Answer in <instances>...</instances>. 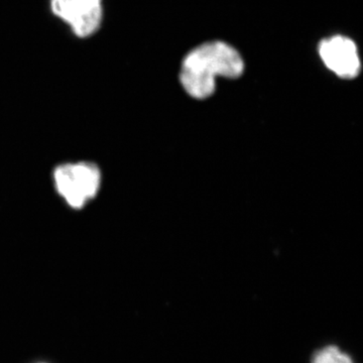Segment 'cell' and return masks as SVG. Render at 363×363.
Instances as JSON below:
<instances>
[{
  "mask_svg": "<svg viewBox=\"0 0 363 363\" xmlns=\"http://www.w3.org/2000/svg\"><path fill=\"white\" fill-rule=\"evenodd\" d=\"M245 62L240 52L220 40L208 42L195 48L183 60L180 82L188 95L206 99L216 90V78H240Z\"/></svg>",
  "mask_w": 363,
  "mask_h": 363,
  "instance_id": "1",
  "label": "cell"
},
{
  "mask_svg": "<svg viewBox=\"0 0 363 363\" xmlns=\"http://www.w3.org/2000/svg\"><path fill=\"white\" fill-rule=\"evenodd\" d=\"M55 181L60 194L68 204L81 208L97 194L100 172L95 164L89 162L64 164L55 172Z\"/></svg>",
  "mask_w": 363,
  "mask_h": 363,
  "instance_id": "2",
  "label": "cell"
},
{
  "mask_svg": "<svg viewBox=\"0 0 363 363\" xmlns=\"http://www.w3.org/2000/svg\"><path fill=\"white\" fill-rule=\"evenodd\" d=\"M51 9L79 38L93 35L102 21V0H51Z\"/></svg>",
  "mask_w": 363,
  "mask_h": 363,
  "instance_id": "3",
  "label": "cell"
},
{
  "mask_svg": "<svg viewBox=\"0 0 363 363\" xmlns=\"http://www.w3.org/2000/svg\"><path fill=\"white\" fill-rule=\"evenodd\" d=\"M318 51L324 65L339 78L351 80L359 75V55L357 45L350 38L333 35L322 40Z\"/></svg>",
  "mask_w": 363,
  "mask_h": 363,
  "instance_id": "4",
  "label": "cell"
},
{
  "mask_svg": "<svg viewBox=\"0 0 363 363\" xmlns=\"http://www.w3.org/2000/svg\"><path fill=\"white\" fill-rule=\"evenodd\" d=\"M309 363H357L351 353L337 344H325L317 348L310 357Z\"/></svg>",
  "mask_w": 363,
  "mask_h": 363,
  "instance_id": "5",
  "label": "cell"
}]
</instances>
